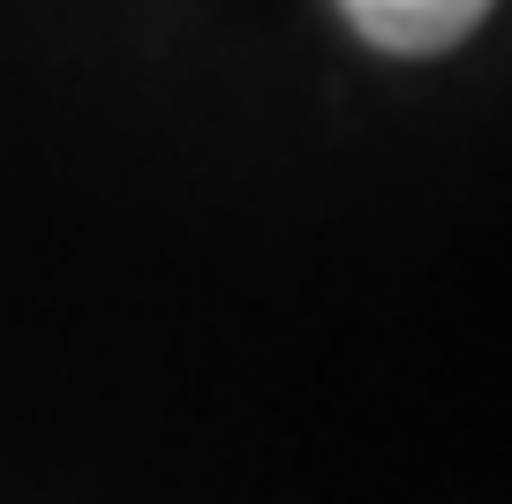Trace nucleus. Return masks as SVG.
Here are the masks:
<instances>
[{"label": "nucleus", "mask_w": 512, "mask_h": 504, "mask_svg": "<svg viewBox=\"0 0 512 504\" xmlns=\"http://www.w3.org/2000/svg\"><path fill=\"white\" fill-rule=\"evenodd\" d=\"M339 16L384 53H445L490 16V0H339Z\"/></svg>", "instance_id": "1"}]
</instances>
